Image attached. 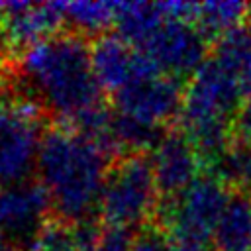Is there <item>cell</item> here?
I'll return each mask as SVG.
<instances>
[{"label":"cell","instance_id":"cell-1","mask_svg":"<svg viewBox=\"0 0 251 251\" xmlns=\"http://www.w3.org/2000/svg\"><path fill=\"white\" fill-rule=\"evenodd\" d=\"M2 75L6 92L33 106L51 126L73 127L110 104L92 69L90 39L71 29L27 47Z\"/></svg>","mask_w":251,"mask_h":251},{"label":"cell","instance_id":"cell-2","mask_svg":"<svg viewBox=\"0 0 251 251\" xmlns=\"http://www.w3.org/2000/svg\"><path fill=\"white\" fill-rule=\"evenodd\" d=\"M112 157L94 141L67 126H49L39 157L37 176L53 216L71 224L100 220V198Z\"/></svg>","mask_w":251,"mask_h":251},{"label":"cell","instance_id":"cell-3","mask_svg":"<svg viewBox=\"0 0 251 251\" xmlns=\"http://www.w3.org/2000/svg\"><path fill=\"white\" fill-rule=\"evenodd\" d=\"M159 208L161 192L151 157L145 153L116 157L108 169L100 198V222L135 231V227L155 224Z\"/></svg>","mask_w":251,"mask_h":251},{"label":"cell","instance_id":"cell-4","mask_svg":"<svg viewBox=\"0 0 251 251\" xmlns=\"http://www.w3.org/2000/svg\"><path fill=\"white\" fill-rule=\"evenodd\" d=\"M47 120L29 104L0 96V188L27 182L37 171V157Z\"/></svg>","mask_w":251,"mask_h":251},{"label":"cell","instance_id":"cell-5","mask_svg":"<svg viewBox=\"0 0 251 251\" xmlns=\"http://www.w3.org/2000/svg\"><path fill=\"white\" fill-rule=\"evenodd\" d=\"M208 39L188 20L169 16L139 47L159 73L188 84L208 59Z\"/></svg>","mask_w":251,"mask_h":251},{"label":"cell","instance_id":"cell-6","mask_svg":"<svg viewBox=\"0 0 251 251\" xmlns=\"http://www.w3.org/2000/svg\"><path fill=\"white\" fill-rule=\"evenodd\" d=\"M184 90L186 82L157 73L151 76H143L110 96V106L114 112L131 116L149 126L173 129L180 120Z\"/></svg>","mask_w":251,"mask_h":251},{"label":"cell","instance_id":"cell-7","mask_svg":"<svg viewBox=\"0 0 251 251\" xmlns=\"http://www.w3.org/2000/svg\"><path fill=\"white\" fill-rule=\"evenodd\" d=\"M51 216V200L39 180L0 188V243L29 251Z\"/></svg>","mask_w":251,"mask_h":251},{"label":"cell","instance_id":"cell-8","mask_svg":"<svg viewBox=\"0 0 251 251\" xmlns=\"http://www.w3.org/2000/svg\"><path fill=\"white\" fill-rule=\"evenodd\" d=\"M94 75L104 94L114 96L127 84L157 75L159 69L131 43L114 33H102L90 41Z\"/></svg>","mask_w":251,"mask_h":251},{"label":"cell","instance_id":"cell-9","mask_svg":"<svg viewBox=\"0 0 251 251\" xmlns=\"http://www.w3.org/2000/svg\"><path fill=\"white\" fill-rule=\"evenodd\" d=\"M65 24V2H2L0 31L16 57L61 33Z\"/></svg>","mask_w":251,"mask_h":251},{"label":"cell","instance_id":"cell-10","mask_svg":"<svg viewBox=\"0 0 251 251\" xmlns=\"http://www.w3.org/2000/svg\"><path fill=\"white\" fill-rule=\"evenodd\" d=\"M151 165L155 180L161 192V200L175 198L182 194L200 175L202 161L188 141V137L176 127L169 129L159 145L151 151Z\"/></svg>","mask_w":251,"mask_h":251},{"label":"cell","instance_id":"cell-11","mask_svg":"<svg viewBox=\"0 0 251 251\" xmlns=\"http://www.w3.org/2000/svg\"><path fill=\"white\" fill-rule=\"evenodd\" d=\"M169 16H173L169 2H118L114 25L122 39L139 49Z\"/></svg>","mask_w":251,"mask_h":251},{"label":"cell","instance_id":"cell-12","mask_svg":"<svg viewBox=\"0 0 251 251\" xmlns=\"http://www.w3.org/2000/svg\"><path fill=\"white\" fill-rule=\"evenodd\" d=\"M216 251H251V196L229 192L214 233Z\"/></svg>","mask_w":251,"mask_h":251},{"label":"cell","instance_id":"cell-13","mask_svg":"<svg viewBox=\"0 0 251 251\" xmlns=\"http://www.w3.org/2000/svg\"><path fill=\"white\" fill-rule=\"evenodd\" d=\"M206 173L229 192L251 196V145L233 137L218 157L206 165Z\"/></svg>","mask_w":251,"mask_h":251},{"label":"cell","instance_id":"cell-14","mask_svg":"<svg viewBox=\"0 0 251 251\" xmlns=\"http://www.w3.org/2000/svg\"><path fill=\"white\" fill-rule=\"evenodd\" d=\"M190 22L208 41H218L227 31L251 24V4L247 2H204L192 4Z\"/></svg>","mask_w":251,"mask_h":251},{"label":"cell","instance_id":"cell-15","mask_svg":"<svg viewBox=\"0 0 251 251\" xmlns=\"http://www.w3.org/2000/svg\"><path fill=\"white\" fill-rule=\"evenodd\" d=\"M116 8L118 2H67V29L92 41L94 37L108 33V27L116 24Z\"/></svg>","mask_w":251,"mask_h":251},{"label":"cell","instance_id":"cell-16","mask_svg":"<svg viewBox=\"0 0 251 251\" xmlns=\"http://www.w3.org/2000/svg\"><path fill=\"white\" fill-rule=\"evenodd\" d=\"M133 243H135L133 229L102 226L94 251H133Z\"/></svg>","mask_w":251,"mask_h":251},{"label":"cell","instance_id":"cell-17","mask_svg":"<svg viewBox=\"0 0 251 251\" xmlns=\"http://www.w3.org/2000/svg\"><path fill=\"white\" fill-rule=\"evenodd\" d=\"M133 251H175V245L159 224H151L137 231Z\"/></svg>","mask_w":251,"mask_h":251},{"label":"cell","instance_id":"cell-18","mask_svg":"<svg viewBox=\"0 0 251 251\" xmlns=\"http://www.w3.org/2000/svg\"><path fill=\"white\" fill-rule=\"evenodd\" d=\"M233 133L237 135V139L245 141L251 145V96L245 98V102L241 104L235 122H233Z\"/></svg>","mask_w":251,"mask_h":251},{"label":"cell","instance_id":"cell-19","mask_svg":"<svg viewBox=\"0 0 251 251\" xmlns=\"http://www.w3.org/2000/svg\"><path fill=\"white\" fill-rule=\"evenodd\" d=\"M16 59V55H14V51L10 49V45H8V41H6V37H4V33L0 31V73H4L8 67H10V63Z\"/></svg>","mask_w":251,"mask_h":251},{"label":"cell","instance_id":"cell-20","mask_svg":"<svg viewBox=\"0 0 251 251\" xmlns=\"http://www.w3.org/2000/svg\"><path fill=\"white\" fill-rule=\"evenodd\" d=\"M0 251H22V249H18V247H14V245H6V243H0Z\"/></svg>","mask_w":251,"mask_h":251}]
</instances>
